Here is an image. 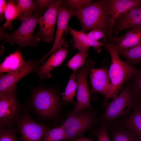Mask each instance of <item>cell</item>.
Here are the masks:
<instances>
[{
  "label": "cell",
  "instance_id": "6da1fadb",
  "mask_svg": "<svg viewBox=\"0 0 141 141\" xmlns=\"http://www.w3.org/2000/svg\"><path fill=\"white\" fill-rule=\"evenodd\" d=\"M68 10L72 16H75L79 20L81 31L85 33L99 29L108 36L110 17L107 0L92 2L81 8Z\"/></svg>",
  "mask_w": 141,
  "mask_h": 141
},
{
  "label": "cell",
  "instance_id": "7a4b0ae2",
  "mask_svg": "<svg viewBox=\"0 0 141 141\" xmlns=\"http://www.w3.org/2000/svg\"><path fill=\"white\" fill-rule=\"evenodd\" d=\"M119 95L115 98L105 104V111L100 117V122L105 123L109 126L129 115L138 100V94L128 80L121 87Z\"/></svg>",
  "mask_w": 141,
  "mask_h": 141
},
{
  "label": "cell",
  "instance_id": "3957f363",
  "mask_svg": "<svg viewBox=\"0 0 141 141\" xmlns=\"http://www.w3.org/2000/svg\"><path fill=\"white\" fill-rule=\"evenodd\" d=\"M109 39L104 46L111 58L108 71L111 89L108 100L110 98L114 99L118 96L124 83L130 79L137 69L127 61L121 59L114 41L111 39Z\"/></svg>",
  "mask_w": 141,
  "mask_h": 141
},
{
  "label": "cell",
  "instance_id": "277c9868",
  "mask_svg": "<svg viewBox=\"0 0 141 141\" xmlns=\"http://www.w3.org/2000/svg\"><path fill=\"white\" fill-rule=\"evenodd\" d=\"M100 117L97 113L93 109L77 110L74 108L62 125L66 136L63 141H72L82 136L86 131L93 129L100 122Z\"/></svg>",
  "mask_w": 141,
  "mask_h": 141
},
{
  "label": "cell",
  "instance_id": "5b68a950",
  "mask_svg": "<svg viewBox=\"0 0 141 141\" xmlns=\"http://www.w3.org/2000/svg\"><path fill=\"white\" fill-rule=\"evenodd\" d=\"M31 101L35 110L45 118L55 116L60 110V97L55 91L51 89L43 88L36 90L32 94Z\"/></svg>",
  "mask_w": 141,
  "mask_h": 141
},
{
  "label": "cell",
  "instance_id": "8992f818",
  "mask_svg": "<svg viewBox=\"0 0 141 141\" xmlns=\"http://www.w3.org/2000/svg\"><path fill=\"white\" fill-rule=\"evenodd\" d=\"M42 15L35 14L22 20L18 28L12 33H8L4 42H8L11 44H17L21 47L27 46L36 47L40 38L34 35V31Z\"/></svg>",
  "mask_w": 141,
  "mask_h": 141
},
{
  "label": "cell",
  "instance_id": "52a82bcc",
  "mask_svg": "<svg viewBox=\"0 0 141 141\" xmlns=\"http://www.w3.org/2000/svg\"><path fill=\"white\" fill-rule=\"evenodd\" d=\"M16 87L0 94V128H12L20 116V103L16 95Z\"/></svg>",
  "mask_w": 141,
  "mask_h": 141
},
{
  "label": "cell",
  "instance_id": "ba28073f",
  "mask_svg": "<svg viewBox=\"0 0 141 141\" xmlns=\"http://www.w3.org/2000/svg\"><path fill=\"white\" fill-rule=\"evenodd\" d=\"M95 64L93 61L88 59L81 67L73 71L77 80V102L74 107L77 110L93 109L90 102L91 93L87 84V77Z\"/></svg>",
  "mask_w": 141,
  "mask_h": 141
},
{
  "label": "cell",
  "instance_id": "9c48e42d",
  "mask_svg": "<svg viewBox=\"0 0 141 141\" xmlns=\"http://www.w3.org/2000/svg\"><path fill=\"white\" fill-rule=\"evenodd\" d=\"M26 110L24 111L16 124L20 134L19 139L23 141H42L49 128L33 120Z\"/></svg>",
  "mask_w": 141,
  "mask_h": 141
},
{
  "label": "cell",
  "instance_id": "30bf717a",
  "mask_svg": "<svg viewBox=\"0 0 141 141\" xmlns=\"http://www.w3.org/2000/svg\"><path fill=\"white\" fill-rule=\"evenodd\" d=\"M72 16L68 8L63 3V0H60L58 9L57 17V26L55 38L53 45L49 52L37 62L39 64L43 62L45 59L52 52L61 48H66L69 44L65 38L68 32V21Z\"/></svg>",
  "mask_w": 141,
  "mask_h": 141
},
{
  "label": "cell",
  "instance_id": "8fae6325",
  "mask_svg": "<svg viewBox=\"0 0 141 141\" xmlns=\"http://www.w3.org/2000/svg\"><path fill=\"white\" fill-rule=\"evenodd\" d=\"M60 0H55L47 8L40 18L39 31L36 36L46 43L52 42L54 37V31L57 20L58 11Z\"/></svg>",
  "mask_w": 141,
  "mask_h": 141
},
{
  "label": "cell",
  "instance_id": "7c38bea8",
  "mask_svg": "<svg viewBox=\"0 0 141 141\" xmlns=\"http://www.w3.org/2000/svg\"><path fill=\"white\" fill-rule=\"evenodd\" d=\"M37 61L30 59L17 70L9 73L0 74V94L4 93L15 87V84L28 74L38 71L40 67Z\"/></svg>",
  "mask_w": 141,
  "mask_h": 141
},
{
  "label": "cell",
  "instance_id": "4fadbf2b",
  "mask_svg": "<svg viewBox=\"0 0 141 141\" xmlns=\"http://www.w3.org/2000/svg\"><path fill=\"white\" fill-rule=\"evenodd\" d=\"M91 89V94L99 93L105 97L102 105H104L108 100L111 86L107 66L99 68L92 69L90 73Z\"/></svg>",
  "mask_w": 141,
  "mask_h": 141
},
{
  "label": "cell",
  "instance_id": "5bb4252c",
  "mask_svg": "<svg viewBox=\"0 0 141 141\" xmlns=\"http://www.w3.org/2000/svg\"><path fill=\"white\" fill-rule=\"evenodd\" d=\"M139 26H141V3L119 16L114 24L113 32L118 35L122 30Z\"/></svg>",
  "mask_w": 141,
  "mask_h": 141
},
{
  "label": "cell",
  "instance_id": "9a60e30c",
  "mask_svg": "<svg viewBox=\"0 0 141 141\" xmlns=\"http://www.w3.org/2000/svg\"><path fill=\"white\" fill-rule=\"evenodd\" d=\"M110 17L108 37H111L114 24L121 14L141 3V0H107Z\"/></svg>",
  "mask_w": 141,
  "mask_h": 141
},
{
  "label": "cell",
  "instance_id": "2e32d148",
  "mask_svg": "<svg viewBox=\"0 0 141 141\" xmlns=\"http://www.w3.org/2000/svg\"><path fill=\"white\" fill-rule=\"evenodd\" d=\"M68 32L73 37L72 43L73 48L79 51L87 53L90 47H92L97 53H100L101 47L104 46L105 43L95 41L90 39L86 33L80 31L76 30L68 26Z\"/></svg>",
  "mask_w": 141,
  "mask_h": 141
},
{
  "label": "cell",
  "instance_id": "e0dca14e",
  "mask_svg": "<svg viewBox=\"0 0 141 141\" xmlns=\"http://www.w3.org/2000/svg\"><path fill=\"white\" fill-rule=\"evenodd\" d=\"M115 123L126 128L141 141V105L138 99L131 113Z\"/></svg>",
  "mask_w": 141,
  "mask_h": 141
},
{
  "label": "cell",
  "instance_id": "ac0fdd59",
  "mask_svg": "<svg viewBox=\"0 0 141 141\" xmlns=\"http://www.w3.org/2000/svg\"><path fill=\"white\" fill-rule=\"evenodd\" d=\"M68 51L66 48H61L52 52L47 61L40 67L38 75L40 79L50 78V71L61 64L66 58Z\"/></svg>",
  "mask_w": 141,
  "mask_h": 141
},
{
  "label": "cell",
  "instance_id": "d6986e66",
  "mask_svg": "<svg viewBox=\"0 0 141 141\" xmlns=\"http://www.w3.org/2000/svg\"><path fill=\"white\" fill-rule=\"evenodd\" d=\"M109 38L114 41L118 51L132 47L141 43V26L132 28L121 36Z\"/></svg>",
  "mask_w": 141,
  "mask_h": 141
},
{
  "label": "cell",
  "instance_id": "ffe728a7",
  "mask_svg": "<svg viewBox=\"0 0 141 141\" xmlns=\"http://www.w3.org/2000/svg\"><path fill=\"white\" fill-rule=\"evenodd\" d=\"M25 62L20 51L17 50L6 57L0 64V73H9L14 71L22 66Z\"/></svg>",
  "mask_w": 141,
  "mask_h": 141
},
{
  "label": "cell",
  "instance_id": "44dd1931",
  "mask_svg": "<svg viewBox=\"0 0 141 141\" xmlns=\"http://www.w3.org/2000/svg\"><path fill=\"white\" fill-rule=\"evenodd\" d=\"M15 1L9 0L7 2L6 8L4 13L5 22L0 28V39L5 38L7 33L5 32L6 28L10 30L13 28L11 24L12 21L16 19L19 11L18 8L15 4Z\"/></svg>",
  "mask_w": 141,
  "mask_h": 141
},
{
  "label": "cell",
  "instance_id": "7402d4cb",
  "mask_svg": "<svg viewBox=\"0 0 141 141\" xmlns=\"http://www.w3.org/2000/svg\"><path fill=\"white\" fill-rule=\"evenodd\" d=\"M112 141H140L132 133L124 126L116 123L109 126Z\"/></svg>",
  "mask_w": 141,
  "mask_h": 141
},
{
  "label": "cell",
  "instance_id": "603a6c76",
  "mask_svg": "<svg viewBox=\"0 0 141 141\" xmlns=\"http://www.w3.org/2000/svg\"><path fill=\"white\" fill-rule=\"evenodd\" d=\"M19 11L16 18L21 21L28 17L35 14L36 8L34 1L32 0L16 1Z\"/></svg>",
  "mask_w": 141,
  "mask_h": 141
},
{
  "label": "cell",
  "instance_id": "cb8c5ba5",
  "mask_svg": "<svg viewBox=\"0 0 141 141\" xmlns=\"http://www.w3.org/2000/svg\"><path fill=\"white\" fill-rule=\"evenodd\" d=\"M118 51L119 54L125 58L130 63L134 64L141 63V43Z\"/></svg>",
  "mask_w": 141,
  "mask_h": 141
},
{
  "label": "cell",
  "instance_id": "d4e9b609",
  "mask_svg": "<svg viewBox=\"0 0 141 141\" xmlns=\"http://www.w3.org/2000/svg\"><path fill=\"white\" fill-rule=\"evenodd\" d=\"M75 78L73 72L70 77V79L65 88L64 92L62 93V99L68 103L73 102L74 97L75 96L77 84L75 81Z\"/></svg>",
  "mask_w": 141,
  "mask_h": 141
},
{
  "label": "cell",
  "instance_id": "484cf974",
  "mask_svg": "<svg viewBox=\"0 0 141 141\" xmlns=\"http://www.w3.org/2000/svg\"><path fill=\"white\" fill-rule=\"evenodd\" d=\"M66 133L63 125L49 129L46 133L42 141H61L66 138Z\"/></svg>",
  "mask_w": 141,
  "mask_h": 141
},
{
  "label": "cell",
  "instance_id": "4316f807",
  "mask_svg": "<svg viewBox=\"0 0 141 141\" xmlns=\"http://www.w3.org/2000/svg\"><path fill=\"white\" fill-rule=\"evenodd\" d=\"M88 55L87 53L79 51L68 61L67 64V67L74 71L84 64Z\"/></svg>",
  "mask_w": 141,
  "mask_h": 141
},
{
  "label": "cell",
  "instance_id": "83f0119b",
  "mask_svg": "<svg viewBox=\"0 0 141 141\" xmlns=\"http://www.w3.org/2000/svg\"><path fill=\"white\" fill-rule=\"evenodd\" d=\"M17 128H0V141H18L16 137Z\"/></svg>",
  "mask_w": 141,
  "mask_h": 141
},
{
  "label": "cell",
  "instance_id": "f1b7e54d",
  "mask_svg": "<svg viewBox=\"0 0 141 141\" xmlns=\"http://www.w3.org/2000/svg\"><path fill=\"white\" fill-rule=\"evenodd\" d=\"M109 125L101 122L99 127L95 132L94 135L97 138V141H112L108 132Z\"/></svg>",
  "mask_w": 141,
  "mask_h": 141
},
{
  "label": "cell",
  "instance_id": "f546056e",
  "mask_svg": "<svg viewBox=\"0 0 141 141\" xmlns=\"http://www.w3.org/2000/svg\"><path fill=\"white\" fill-rule=\"evenodd\" d=\"M130 85L138 95L141 94V67L128 80Z\"/></svg>",
  "mask_w": 141,
  "mask_h": 141
},
{
  "label": "cell",
  "instance_id": "4dcf8cb0",
  "mask_svg": "<svg viewBox=\"0 0 141 141\" xmlns=\"http://www.w3.org/2000/svg\"><path fill=\"white\" fill-rule=\"evenodd\" d=\"M55 0H35L34 1L35 8V14L42 15L45 12L48 7Z\"/></svg>",
  "mask_w": 141,
  "mask_h": 141
},
{
  "label": "cell",
  "instance_id": "1f68e13d",
  "mask_svg": "<svg viewBox=\"0 0 141 141\" xmlns=\"http://www.w3.org/2000/svg\"><path fill=\"white\" fill-rule=\"evenodd\" d=\"M91 0H63L64 4L68 9H74L81 8L87 3L93 2Z\"/></svg>",
  "mask_w": 141,
  "mask_h": 141
},
{
  "label": "cell",
  "instance_id": "d6a6232c",
  "mask_svg": "<svg viewBox=\"0 0 141 141\" xmlns=\"http://www.w3.org/2000/svg\"><path fill=\"white\" fill-rule=\"evenodd\" d=\"M86 34L90 39L95 41H98L99 39L106 37L102 30L97 29H95Z\"/></svg>",
  "mask_w": 141,
  "mask_h": 141
},
{
  "label": "cell",
  "instance_id": "836d02e7",
  "mask_svg": "<svg viewBox=\"0 0 141 141\" xmlns=\"http://www.w3.org/2000/svg\"><path fill=\"white\" fill-rule=\"evenodd\" d=\"M7 4L5 1L0 0V20L1 21L3 20L4 17L3 14H4L6 8Z\"/></svg>",
  "mask_w": 141,
  "mask_h": 141
},
{
  "label": "cell",
  "instance_id": "e575fe53",
  "mask_svg": "<svg viewBox=\"0 0 141 141\" xmlns=\"http://www.w3.org/2000/svg\"><path fill=\"white\" fill-rule=\"evenodd\" d=\"M72 141H94L89 138L81 136L74 139Z\"/></svg>",
  "mask_w": 141,
  "mask_h": 141
},
{
  "label": "cell",
  "instance_id": "d590c367",
  "mask_svg": "<svg viewBox=\"0 0 141 141\" xmlns=\"http://www.w3.org/2000/svg\"><path fill=\"white\" fill-rule=\"evenodd\" d=\"M138 99L141 105V94L138 95Z\"/></svg>",
  "mask_w": 141,
  "mask_h": 141
}]
</instances>
